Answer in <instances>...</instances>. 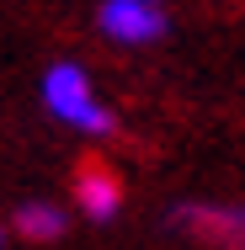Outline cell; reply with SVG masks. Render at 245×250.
Listing matches in <instances>:
<instances>
[{
    "label": "cell",
    "instance_id": "1",
    "mask_svg": "<svg viewBox=\"0 0 245 250\" xmlns=\"http://www.w3.org/2000/svg\"><path fill=\"white\" fill-rule=\"evenodd\" d=\"M43 106L59 123L80 128V133H112L117 128L112 123V106L91 91V80H86L80 64H48V75H43Z\"/></svg>",
    "mask_w": 245,
    "mask_h": 250
},
{
    "label": "cell",
    "instance_id": "2",
    "mask_svg": "<svg viewBox=\"0 0 245 250\" xmlns=\"http://www.w3.org/2000/svg\"><path fill=\"white\" fill-rule=\"evenodd\" d=\"M96 27L112 38V43H123V48H144L155 38H165L171 16H165L160 0H101Z\"/></svg>",
    "mask_w": 245,
    "mask_h": 250
},
{
    "label": "cell",
    "instance_id": "3",
    "mask_svg": "<svg viewBox=\"0 0 245 250\" xmlns=\"http://www.w3.org/2000/svg\"><path fill=\"white\" fill-rule=\"evenodd\" d=\"M176 224L208 245L245 250V208H176Z\"/></svg>",
    "mask_w": 245,
    "mask_h": 250
},
{
    "label": "cell",
    "instance_id": "4",
    "mask_svg": "<svg viewBox=\"0 0 245 250\" xmlns=\"http://www.w3.org/2000/svg\"><path fill=\"white\" fill-rule=\"evenodd\" d=\"M75 202H80V213H91L96 224H107V218H117V208H123V181H117L107 165H86L80 181H75Z\"/></svg>",
    "mask_w": 245,
    "mask_h": 250
},
{
    "label": "cell",
    "instance_id": "5",
    "mask_svg": "<svg viewBox=\"0 0 245 250\" xmlns=\"http://www.w3.org/2000/svg\"><path fill=\"white\" fill-rule=\"evenodd\" d=\"M16 234H22V240H38V245H43V240H59V234H64V213H59L53 202H27V208L16 213Z\"/></svg>",
    "mask_w": 245,
    "mask_h": 250
},
{
    "label": "cell",
    "instance_id": "6",
    "mask_svg": "<svg viewBox=\"0 0 245 250\" xmlns=\"http://www.w3.org/2000/svg\"><path fill=\"white\" fill-rule=\"evenodd\" d=\"M0 250H5V229H0Z\"/></svg>",
    "mask_w": 245,
    "mask_h": 250
}]
</instances>
